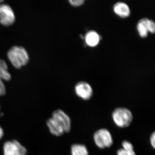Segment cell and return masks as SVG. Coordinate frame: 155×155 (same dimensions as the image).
I'll list each match as a JSON object with an SVG mask.
<instances>
[{"mask_svg": "<svg viewBox=\"0 0 155 155\" xmlns=\"http://www.w3.org/2000/svg\"><path fill=\"white\" fill-rule=\"evenodd\" d=\"M8 57L13 66L17 69L25 66L29 60V56L26 50L18 46L13 47L9 50Z\"/></svg>", "mask_w": 155, "mask_h": 155, "instance_id": "1", "label": "cell"}, {"mask_svg": "<svg viewBox=\"0 0 155 155\" xmlns=\"http://www.w3.org/2000/svg\"><path fill=\"white\" fill-rule=\"evenodd\" d=\"M112 118L114 124L120 128H126L130 126L133 119L132 113L125 107H118L113 111Z\"/></svg>", "mask_w": 155, "mask_h": 155, "instance_id": "2", "label": "cell"}, {"mask_svg": "<svg viewBox=\"0 0 155 155\" xmlns=\"http://www.w3.org/2000/svg\"><path fill=\"white\" fill-rule=\"evenodd\" d=\"M95 144L100 149L109 148L114 143L112 134L108 129L101 128L96 130L93 136Z\"/></svg>", "mask_w": 155, "mask_h": 155, "instance_id": "3", "label": "cell"}, {"mask_svg": "<svg viewBox=\"0 0 155 155\" xmlns=\"http://www.w3.org/2000/svg\"><path fill=\"white\" fill-rule=\"evenodd\" d=\"M4 155H26L27 150L16 140L6 141L3 146Z\"/></svg>", "mask_w": 155, "mask_h": 155, "instance_id": "4", "label": "cell"}, {"mask_svg": "<svg viewBox=\"0 0 155 155\" xmlns=\"http://www.w3.org/2000/svg\"><path fill=\"white\" fill-rule=\"evenodd\" d=\"M15 21L13 9L7 4H0V23L5 26L13 24Z\"/></svg>", "mask_w": 155, "mask_h": 155, "instance_id": "5", "label": "cell"}, {"mask_svg": "<svg viewBox=\"0 0 155 155\" xmlns=\"http://www.w3.org/2000/svg\"><path fill=\"white\" fill-rule=\"evenodd\" d=\"M52 118L55 120L64 128L66 133H68L71 129V120L70 117L64 111L56 110L53 112Z\"/></svg>", "mask_w": 155, "mask_h": 155, "instance_id": "6", "label": "cell"}, {"mask_svg": "<svg viewBox=\"0 0 155 155\" xmlns=\"http://www.w3.org/2000/svg\"><path fill=\"white\" fill-rule=\"evenodd\" d=\"M75 91L77 96L84 101L89 100L93 94L92 88L85 81H80L75 85Z\"/></svg>", "mask_w": 155, "mask_h": 155, "instance_id": "7", "label": "cell"}, {"mask_svg": "<svg viewBox=\"0 0 155 155\" xmlns=\"http://www.w3.org/2000/svg\"><path fill=\"white\" fill-rule=\"evenodd\" d=\"M114 13L121 18H125L130 15V9L126 3L118 2L114 6Z\"/></svg>", "mask_w": 155, "mask_h": 155, "instance_id": "8", "label": "cell"}, {"mask_svg": "<svg viewBox=\"0 0 155 155\" xmlns=\"http://www.w3.org/2000/svg\"><path fill=\"white\" fill-rule=\"evenodd\" d=\"M47 125L50 132L56 136H60L65 133L64 128L53 118L49 119L47 122Z\"/></svg>", "mask_w": 155, "mask_h": 155, "instance_id": "9", "label": "cell"}, {"mask_svg": "<svg viewBox=\"0 0 155 155\" xmlns=\"http://www.w3.org/2000/svg\"><path fill=\"white\" fill-rule=\"evenodd\" d=\"M86 44L91 47L96 46L100 41V36L96 31H90L86 34L85 38Z\"/></svg>", "mask_w": 155, "mask_h": 155, "instance_id": "10", "label": "cell"}, {"mask_svg": "<svg viewBox=\"0 0 155 155\" xmlns=\"http://www.w3.org/2000/svg\"><path fill=\"white\" fill-rule=\"evenodd\" d=\"M149 19L147 18H143L139 20L137 28L140 36L143 38L147 37L148 33V23Z\"/></svg>", "mask_w": 155, "mask_h": 155, "instance_id": "11", "label": "cell"}, {"mask_svg": "<svg viewBox=\"0 0 155 155\" xmlns=\"http://www.w3.org/2000/svg\"><path fill=\"white\" fill-rule=\"evenodd\" d=\"M71 155H89L86 146L84 144H72L71 147Z\"/></svg>", "mask_w": 155, "mask_h": 155, "instance_id": "12", "label": "cell"}, {"mask_svg": "<svg viewBox=\"0 0 155 155\" xmlns=\"http://www.w3.org/2000/svg\"><path fill=\"white\" fill-rule=\"evenodd\" d=\"M11 77L5 61L0 59V78L3 80L9 81Z\"/></svg>", "mask_w": 155, "mask_h": 155, "instance_id": "13", "label": "cell"}, {"mask_svg": "<svg viewBox=\"0 0 155 155\" xmlns=\"http://www.w3.org/2000/svg\"><path fill=\"white\" fill-rule=\"evenodd\" d=\"M117 155H136L134 150H127L121 148L117 151Z\"/></svg>", "mask_w": 155, "mask_h": 155, "instance_id": "14", "label": "cell"}, {"mask_svg": "<svg viewBox=\"0 0 155 155\" xmlns=\"http://www.w3.org/2000/svg\"><path fill=\"white\" fill-rule=\"evenodd\" d=\"M122 149L127 150H134L133 145L127 140H124L122 143Z\"/></svg>", "mask_w": 155, "mask_h": 155, "instance_id": "15", "label": "cell"}, {"mask_svg": "<svg viewBox=\"0 0 155 155\" xmlns=\"http://www.w3.org/2000/svg\"><path fill=\"white\" fill-rule=\"evenodd\" d=\"M148 29L149 32L151 33H154L155 31V25L154 22L152 20L149 19L148 23Z\"/></svg>", "mask_w": 155, "mask_h": 155, "instance_id": "16", "label": "cell"}, {"mask_svg": "<svg viewBox=\"0 0 155 155\" xmlns=\"http://www.w3.org/2000/svg\"><path fill=\"white\" fill-rule=\"evenodd\" d=\"M70 5L74 7H78L83 5L84 2V0H69V1Z\"/></svg>", "mask_w": 155, "mask_h": 155, "instance_id": "17", "label": "cell"}, {"mask_svg": "<svg viewBox=\"0 0 155 155\" xmlns=\"http://www.w3.org/2000/svg\"><path fill=\"white\" fill-rule=\"evenodd\" d=\"M6 94V88L3 80L0 78V96L4 95Z\"/></svg>", "mask_w": 155, "mask_h": 155, "instance_id": "18", "label": "cell"}, {"mask_svg": "<svg viewBox=\"0 0 155 155\" xmlns=\"http://www.w3.org/2000/svg\"><path fill=\"white\" fill-rule=\"evenodd\" d=\"M150 143L151 145L153 147V148H155V132H153L152 134L150 137Z\"/></svg>", "mask_w": 155, "mask_h": 155, "instance_id": "19", "label": "cell"}, {"mask_svg": "<svg viewBox=\"0 0 155 155\" xmlns=\"http://www.w3.org/2000/svg\"><path fill=\"white\" fill-rule=\"evenodd\" d=\"M4 135V130L2 127L0 126V140L2 139Z\"/></svg>", "mask_w": 155, "mask_h": 155, "instance_id": "20", "label": "cell"}, {"mask_svg": "<svg viewBox=\"0 0 155 155\" xmlns=\"http://www.w3.org/2000/svg\"><path fill=\"white\" fill-rule=\"evenodd\" d=\"M3 1L2 0H0V4H1V3L3 2Z\"/></svg>", "mask_w": 155, "mask_h": 155, "instance_id": "21", "label": "cell"}]
</instances>
